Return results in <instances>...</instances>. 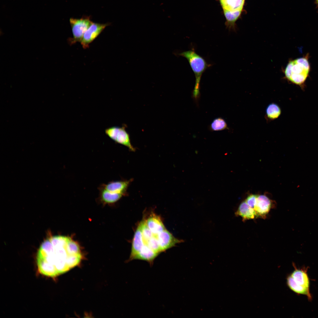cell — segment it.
I'll list each match as a JSON object with an SVG mask.
<instances>
[{
    "instance_id": "cell-14",
    "label": "cell",
    "mask_w": 318,
    "mask_h": 318,
    "mask_svg": "<svg viewBox=\"0 0 318 318\" xmlns=\"http://www.w3.org/2000/svg\"><path fill=\"white\" fill-rule=\"evenodd\" d=\"M145 223L153 234L156 236L159 233L165 229L160 218L155 215L149 217L145 221Z\"/></svg>"
},
{
    "instance_id": "cell-7",
    "label": "cell",
    "mask_w": 318,
    "mask_h": 318,
    "mask_svg": "<svg viewBox=\"0 0 318 318\" xmlns=\"http://www.w3.org/2000/svg\"><path fill=\"white\" fill-rule=\"evenodd\" d=\"M109 23L100 24L93 22L85 32L80 42L85 49L89 47L91 43L101 33Z\"/></svg>"
},
{
    "instance_id": "cell-20",
    "label": "cell",
    "mask_w": 318,
    "mask_h": 318,
    "mask_svg": "<svg viewBox=\"0 0 318 318\" xmlns=\"http://www.w3.org/2000/svg\"><path fill=\"white\" fill-rule=\"evenodd\" d=\"M139 226L145 243L146 244L148 241L154 235L147 225L145 221L141 222Z\"/></svg>"
},
{
    "instance_id": "cell-13",
    "label": "cell",
    "mask_w": 318,
    "mask_h": 318,
    "mask_svg": "<svg viewBox=\"0 0 318 318\" xmlns=\"http://www.w3.org/2000/svg\"><path fill=\"white\" fill-rule=\"evenodd\" d=\"M158 254L150 249L146 244H145L141 250L134 257L133 260L139 259L148 262L151 266L153 265L154 259Z\"/></svg>"
},
{
    "instance_id": "cell-22",
    "label": "cell",
    "mask_w": 318,
    "mask_h": 318,
    "mask_svg": "<svg viewBox=\"0 0 318 318\" xmlns=\"http://www.w3.org/2000/svg\"><path fill=\"white\" fill-rule=\"evenodd\" d=\"M258 195L256 194H251L247 197L245 201L247 204L250 207L253 208H254L256 204Z\"/></svg>"
},
{
    "instance_id": "cell-3",
    "label": "cell",
    "mask_w": 318,
    "mask_h": 318,
    "mask_svg": "<svg viewBox=\"0 0 318 318\" xmlns=\"http://www.w3.org/2000/svg\"><path fill=\"white\" fill-rule=\"evenodd\" d=\"M308 57L290 61L284 70L285 77L291 82L303 89L310 69Z\"/></svg>"
},
{
    "instance_id": "cell-21",
    "label": "cell",
    "mask_w": 318,
    "mask_h": 318,
    "mask_svg": "<svg viewBox=\"0 0 318 318\" xmlns=\"http://www.w3.org/2000/svg\"><path fill=\"white\" fill-rule=\"evenodd\" d=\"M147 245L155 252L159 254L161 252L156 236L154 235L147 242Z\"/></svg>"
},
{
    "instance_id": "cell-15",
    "label": "cell",
    "mask_w": 318,
    "mask_h": 318,
    "mask_svg": "<svg viewBox=\"0 0 318 318\" xmlns=\"http://www.w3.org/2000/svg\"><path fill=\"white\" fill-rule=\"evenodd\" d=\"M100 193V198L102 202L112 203L117 201L124 194L109 191L99 186L98 188Z\"/></svg>"
},
{
    "instance_id": "cell-16",
    "label": "cell",
    "mask_w": 318,
    "mask_h": 318,
    "mask_svg": "<svg viewBox=\"0 0 318 318\" xmlns=\"http://www.w3.org/2000/svg\"><path fill=\"white\" fill-rule=\"evenodd\" d=\"M245 0H223L220 1L223 9L230 11L241 10Z\"/></svg>"
},
{
    "instance_id": "cell-2",
    "label": "cell",
    "mask_w": 318,
    "mask_h": 318,
    "mask_svg": "<svg viewBox=\"0 0 318 318\" xmlns=\"http://www.w3.org/2000/svg\"><path fill=\"white\" fill-rule=\"evenodd\" d=\"M178 55L185 58L188 61L196 78L195 84L191 96L196 104L200 98V82L201 76L206 70L211 66L205 59L197 54L193 49L178 53Z\"/></svg>"
},
{
    "instance_id": "cell-18",
    "label": "cell",
    "mask_w": 318,
    "mask_h": 318,
    "mask_svg": "<svg viewBox=\"0 0 318 318\" xmlns=\"http://www.w3.org/2000/svg\"><path fill=\"white\" fill-rule=\"evenodd\" d=\"M223 10L225 16L227 21V26L230 28L233 27L234 23L240 16L241 10L230 11L225 9H223Z\"/></svg>"
},
{
    "instance_id": "cell-10",
    "label": "cell",
    "mask_w": 318,
    "mask_h": 318,
    "mask_svg": "<svg viewBox=\"0 0 318 318\" xmlns=\"http://www.w3.org/2000/svg\"><path fill=\"white\" fill-rule=\"evenodd\" d=\"M131 181L128 180L111 181L106 183H102L99 186L112 192L124 194Z\"/></svg>"
},
{
    "instance_id": "cell-11",
    "label": "cell",
    "mask_w": 318,
    "mask_h": 318,
    "mask_svg": "<svg viewBox=\"0 0 318 318\" xmlns=\"http://www.w3.org/2000/svg\"><path fill=\"white\" fill-rule=\"evenodd\" d=\"M145 244L140 227L139 225L135 233L129 261L133 260L134 257L141 250Z\"/></svg>"
},
{
    "instance_id": "cell-23",
    "label": "cell",
    "mask_w": 318,
    "mask_h": 318,
    "mask_svg": "<svg viewBox=\"0 0 318 318\" xmlns=\"http://www.w3.org/2000/svg\"><path fill=\"white\" fill-rule=\"evenodd\" d=\"M316 1H317V3L318 4V0H316Z\"/></svg>"
},
{
    "instance_id": "cell-17",
    "label": "cell",
    "mask_w": 318,
    "mask_h": 318,
    "mask_svg": "<svg viewBox=\"0 0 318 318\" xmlns=\"http://www.w3.org/2000/svg\"><path fill=\"white\" fill-rule=\"evenodd\" d=\"M211 132L222 131L228 129L227 123L223 118L219 117L214 119L208 127Z\"/></svg>"
},
{
    "instance_id": "cell-19",
    "label": "cell",
    "mask_w": 318,
    "mask_h": 318,
    "mask_svg": "<svg viewBox=\"0 0 318 318\" xmlns=\"http://www.w3.org/2000/svg\"><path fill=\"white\" fill-rule=\"evenodd\" d=\"M267 117L271 120L278 118L280 115L281 110L280 107L276 104L272 103L267 106L266 110Z\"/></svg>"
},
{
    "instance_id": "cell-5",
    "label": "cell",
    "mask_w": 318,
    "mask_h": 318,
    "mask_svg": "<svg viewBox=\"0 0 318 318\" xmlns=\"http://www.w3.org/2000/svg\"><path fill=\"white\" fill-rule=\"evenodd\" d=\"M69 22L73 36L69 40L71 44L80 42L85 32L93 23L89 17L85 16L79 19L71 18Z\"/></svg>"
},
{
    "instance_id": "cell-24",
    "label": "cell",
    "mask_w": 318,
    "mask_h": 318,
    "mask_svg": "<svg viewBox=\"0 0 318 318\" xmlns=\"http://www.w3.org/2000/svg\"><path fill=\"white\" fill-rule=\"evenodd\" d=\"M223 0H220V1H223Z\"/></svg>"
},
{
    "instance_id": "cell-4",
    "label": "cell",
    "mask_w": 318,
    "mask_h": 318,
    "mask_svg": "<svg viewBox=\"0 0 318 318\" xmlns=\"http://www.w3.org/2000/svg\"><path fill=\"white\" fill-rule=\"evenodd\" d=\"M294 269L286 278L288 287L298 294L304 295L311 301L312 296L309 291L310 282L307 272V269H298L294 264Z\"/></svg>"
},
{
    "instance_id": "cell-9",
    "label": "cell",
    "mask_w": 318,
    "mask_h": 318,
    "mask_svg": "<svg viewBox=\"0 0 318 318\" xmlns=\"http://www.w3.org/2000/svg\"><path fill=\"white\" fill-rule=\"evenodd\" d=\"M271 207V200L265 195H259L254 209L259 216L264 217L269 213Z\"/></svg>"
},
{
    "instance_id": "cell-12",
    "label": "cell",
    "mask_w": 318,
    "mask_h": 318,
    "mask_svg": "<svg viewBox=\"0 0 318 318\" xmlns=\"http://www.w3.org/2000/svg\"><path fill=\"white\" fill-rule=\"evenodd\" d=\"M236 216H240L243 221L254 219L259 217L254 209L250 207L245 201L239 205L235 213Z\"/></svg>"
},
{
    "instance_id": "cell-8",
    "label": "cell",
    "mask_w": 318,
    "mask_h": 318,
    "mask_svg": "<svg viewBox=\"0 0 318 318\" xmlns=\"http://www.w3.org/2000/svg\"><path fill=\"white\" fill-rule=\"evenodd\" d=\"M161 252L164 251L184 241L175 237L169 231L165 229L156 236Z\"/></svg>"
},
{
    "instance_id": "cell-6",
    "label": "cell",
    "mask_w": 318,
    "mask_h": 318,
    "mask_svg": "<svg viewBox=\"0 0 318 318\" xmlns=\"http://www.w3.org/2000/svg\"><path fill=\"white\" fill-rule=\"evenodd\" d=\"M105 132L107 136L116 143L126 146L131 151L135 150L131 144L129 135L126 131L125 127H111L106 128Z\"/></svg>"
},
{
    "instance_id": "cell-1",
    "label": "cell",
    "mask_w": 318,
    "mask_h": 318,
    "mask_svg": "<svg viewBox=\"0 0 318 318\" xmlns=\"http://www.w3.org/2000/svg\"><path fill=\"white\" fill-rule=\"evenodd\" d=\"M82 258L77 243L69 237L57 236L47 238L41 244L37 262L40 273L53 277L77 265Z\"/></svg>"
}]
</instances>
